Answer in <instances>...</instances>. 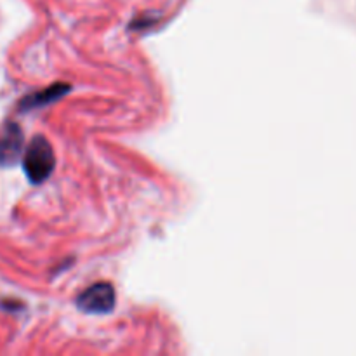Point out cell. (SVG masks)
Returning a JSON list of instances; mask_svg holds the SVG:
<instances>
[{"label":"cell","mask_w":356,"mask_h":356,"mask_svg":"<svg viewBox=\"0 0 356 356\" xmlns=\"http://www.w3.org/2000/svg\"><path fill=\"white\" fill-rule=\"evenodd\" d=\"M24 149L23 131L16 122H6L0 129V167H13L19 162Z\"/></svg>","instance_id":"7a4b0ae2"},{"label":"cell","mask_w":356,"mask_h":356,"mask_svg":"<svg viewBox=\"0 0 356 356\" xmlns=\"http://www.w3.org/2000/svg\"><path fill=\"white\" fill-rule=\"evenodd\" d=\"M54 152L44 136H35L23 153V170L30 183L40 184L54 170Z\"/></svg>","instance_id":"6da1fadb"},{"label":"cell","mask_w":356,"mask_h":356,"mask_svg":"<svg viewBox=\"0 0 356 356\" xmlns=\"http://www.w3.org/2000/svg\"><path fill=\"white\" fill-rule=\"evenodd\" d=\"M79 308L86 313H92V315H106L113 309L115 306V291L110 284L92 285L87 289L83 294H80L79 301H76Z\"/></svg>","instance_id":"3957f363"},{"label":"cell","mask_w":356,"mask_h":356,"mask_svg":"<svg viewBox=\"0 0 356 356\" xmlns=\"http://www.w3.org/2000/svg\"><path fill=\"white\" fill-rule=\"evenodd\" d=\"M68 90L70 87L65 86V83H56V86L49 87V89L28 94V96H24L23 99L19 101V111H30V110H35V108L47 106V104L54 103L56 99L65 96Z\"/></svg>","instance_id":"277c9868"}]
</instances>
